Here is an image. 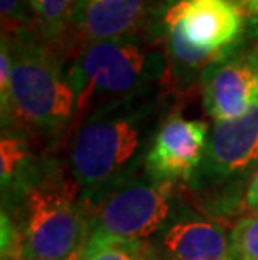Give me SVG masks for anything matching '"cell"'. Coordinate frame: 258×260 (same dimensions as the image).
<instances>
[{
	"label": "cell",
	"mask_w": 258,
	"mask_h": 260,
	"mask_svg": "<svg viewBox=\"0 0 258 260\" xmlns=\"http://www.w3.org/2000/svg\"><path fill=\"white\" fill-rule=\"evenodd\" d=\"M164 98L155 89L96 109L72 126L69 170L84 205L144 171L163 123Z\"/></svg>",
	"instance_id": "1"
},
{
	"label": "cell",
	"mask_w": 258,
	"mask_h": 260,
	"mask_svg": "<svg viewBox=\"0 0 258 260\" xmlns=\"http://www.w3.org/2000/svg\"><path fill=\"white\" fill-rule=\"evenodd\" d=\"M9 39L14 54L9 106L2 113V131L15 129L54 138L76 116V92L56 47L37 32H22Z\"/></svg>",
	"instance_id": "2"
},
{
	"label": "cell",
	"mask_w": 258,
	"mask_h": 260,
	"mask_svg": "<svg viewBox=\"0 0 258 260\" xmlns=\"http://www.w3.org/2000/svg\"><path fill=\"white\" fill-rule=\"evenodd\" d=\"M67 74L76 92L74 126L96 109L158 89L168 59L156 42L131 36L78 47Z\"/></svg>",
	"instance_id": "3"
},
{
	"label": "cell",
	"mask_w": 258,
	"mask_h": 260,
	"mask_svg": "<svg viewBox=\"0 0 258 260\" xmlns=\"http://www.w3.org/2000/svg\"><path fill=\"white\" fill-rule=\"evenodd\" d=\"M24 260H79L89 237V218L72 178L57 167L42 176L10 210Z\"/></svg>",
	"instance_id": "4"
},
{
	"label": "cell",
	"mask_w": 258,
	"mask_h": 260,
	"mask_svg": "<svg viewBox=\"0 0 258 260\" xmlns=\"http://www.w3.org/2000/svg\"><path fill=\"white\" fill-rule=\"evenodd\" d=\"M161 34L168 73L179 84L232 52L245 29V12L235 0H168L163 5Z\"/></svg>",
	"instance_id": "5"
},
{
	"label": "cell",
	"mask_w": 258,
	"mask_h": 260,
	"mask_svg": "<svg viewBox=\"0 0 258 260\" xmlns=\"http://www.w3.org/2000/svg\"><path fill=\"white\" fill-rule=\"evenodd\" d=\"M176 208V183L146 171L87 203L89 237L142 243L158 235Z\"/></svg>",
	"instance_id": "6"
},
{
	"label": "cell",
	"mask_w": 258,
	"mask_h": 260,
	"mask_svg": "<svg viewBox=\"0 0 258 260\" xmlns=\"http://www.w3.org/2000/svg\"><path fill=\"white\" fill-rule=\"evenodd\" d=\"M258 167V103L245 114L215 121L205 158L191 178L193 186H213L253 175Z\"/></svg>",
	"instance_id": "7"
},
{
	"label": "cell",
	"mask_w": 258,
	"mask_h": 260,
	"mask_svg": "<svg viewBox=\"0 0 258 260\" xmlns=\"http://www.w3.org/2000/svg\"><path fill=\"white\" fill-rule=\"evenodd\" d=\"M203 104L215 121L245 114L258 103V44L237 46L201 76Z\"/></svg>",
	"instance_id": "8"
},
{
	"label": "cell",
	"mask_w": 258,
	"mask_h": 260,
	"mask_svg": "<svg viewBox=\"0 0 258 260\" xmlns=\"http://www.w3.org/2000/svg\"><path fill=\"white\" fill-rule=\"evenodd\" d=\"M208 140L210 126L205 121L171 114L156 131L144 171L161 181H190L205 158Z\"/></svg>",
	"instance_id": "9"
},
{
	"label": "cell",
	"mask_w": 258,
	"mask_h": 260,
	"mask_svg": "<svg viewBox=\"0 0 258 260\" xmlns=\"http://www.w3.org/2000/svg\"><path fill=\"white\" fill-rule=\"evenodd\" d=\"M156 0H79L70 29L78 47L142 36L156 14ZM158 19V17H155Z\"/></svg>",
	"instance_id": "10"
},
{
	"label": "cell",
	"mask_w": 258,
	"mask_h": 260,
	"mask_svg": "<svg viewBox=\"0 0 258 260\" xmlns=\"http://www.w3.org/2000/svg\"><path fill=\"white\" fill-rule=\"evenodd\" d=\"M159 248L166 260H230V235L213 220L176 207L159 232Z\"/></svg>",
	"instance_id": "11"
},
{
	"label": "cell",
	"mask_w": 258,
	"mask_h": 260,
	"mask_svg": "<svg viewBox=\"0 0 258 260\" xmlns=\"http://www.w3.org/2000/svg\"><path fill=\"white\" fill-rule=\"evenodd\" d=\"M34 151L29 140L15 129H4L0 141V185H2V210H10L32 186L51 170Z\"/></svg>",
	"instance_id": "12"
},
{
	"label": "cell",
	"mask_w": 258,
	"mask_h": 260,
	"mask_svg": "<svg viewBox=\"0 0 258 260\" xmlns=\"http://www.w3.org/2000/svg\"><path fill=\"white\" fill-rule=\"evenodd\" d=\"M34 24L39 29L44 42L56 47V44L70 29L79 0H29Z\"/></svg>",
	"instance_id": "13"
},
{
	"label": "cell",
	"mask_w": 258,
	"mask_h": 260,
	"mask_svg": "<svg viewBox=\"0 0 258 260\" xmlns=\"http://www.w3.org/2000/svg\"><path fill=\"white\" fill-rule=\"evenodd\" d=\"M79 260H148L142 243L91 237Z\"/></svg>",
	"instance_id": "14"
},
{
	"label": "cell",
	"mask_w": 258,
	"mask_h": 260,
	"mask_svg": "<svg viewBox=\"0 0 258 260\" xmlns=\"http://www.w3.org/2000/svg\"><path fill=\"white\" fill-rule=\"evenodd\" d=\"M230 260H258V213L240 220L230 234Z\"/></svg>",
	"instance_id": "15"
},
{
	"label": "cell",
	"mask_w": 258,
	"mask_h": 260,
	"mask_svg": "<svg viewBox=\"0 0 258 260\" xmlns=\"http://www.w3.org/2000/svg\"><path fill=\"white\" fill-rule=\"evenodd\" d=\"M2 36H17L22 32H34V15L29 0H0Z\"/></svg>",
	"instance_id": "16"
},
{
	"label": "cell",
	"mask_w": 258,
	"mask_h": 260,
	"mask_svg": "<svg viewBox=\"0 0 258 260\" xmlns=\"http://www.w3.org/2000/svg\"><path fill=\"white\" fill-rule=\"evenodd\" d=\"M12 68H14L12 47H10L9 39L2 36V46H0V109H2V113L7 111V106H9Z\"/></svg>",
	"instance_id": "17"
},
{
	"label": "cell",
	"mask_w": 258,
	"mask_h": 260,
	"mask_svg": "<svg viewBox=\"0 0 258 260\" xmlns=\"http://www.w3.org/2000/svg\"><path fill=\"white\" fill-rule=\"evenodd\" d=\"M246 207L258 212V167L255 168L253 175L250 176V183L246 188V197H245Z\"/></svg>",
	"instance_id": "18"
},
{
	"label": "cell",
	"mask_w": 258,
	"mask_h": 260,
	"mask_svg": "<svg viewBox=\"0 0 258 260\" xmlns=\"http://www.w3.org/2000/svg\"><path fill=\"white\" fill-rule=\"evenodd\" d=\"M240 7L243 9L246 15H251L253 19H258V0H243L240 4Z\"/></svg>",
	"instance_id": "19"
},
{
	"label": "cell",
	"mask_w": 258,
	"mask_h": 260,
	"mask_svg": "<svg viewBox=\"0 0 258 260\" xmlns=\"http://www.w3.org/2000/svg\"><path fill=\"white\" fill-rule=\"evenodd\" d=\"M2 260H24L22 257H4Z\"/></svg>",
	"instance_id": "20"
},
{
	"label": "cell",
	"mask_w": 258,
	"mask_h": 260,
	"mask_svg": "<svg viewBox=\"0 0 258 260\" xmlns=\"http://www.w3.org/2000/svg\"><path fill=\"white\" fill-rule=\"evenodd\" d=\"M235 2H237V4H238V5H240V4H241V2H243V0H235Z\"/></svg>",
	"instance_id": "21"
}]
</instances>
